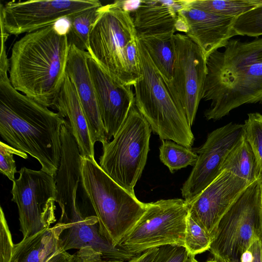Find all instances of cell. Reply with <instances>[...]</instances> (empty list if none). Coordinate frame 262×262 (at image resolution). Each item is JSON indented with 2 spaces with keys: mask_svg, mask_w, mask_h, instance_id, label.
<instances>
[{
  "mask_svg": "<svg viewBox=\"0 0 262 262\" xmlns=\"http://www.w3.org/2000/svg\"><path fill=\"white\" fill-rule=\"evenodd\" d=\"M137 42L141 76L133 85L137 109L161 140L191 148L194 137L176 93L156 69L138 38Z\"/></svg>",
  "mask_w": 262,
  "mask_h": 262,
  "instance_id": "obj_4",
  "label": "cell"
},
{
  "mask_svg": "<svg viewBox=\"0 0 262 262\" xmlns=\"http://www.w3.org/2000/svg\"><path fill=\"white\" fill-rule=\"evenodd\" d=\"M249 250L252 253L253 262H262V239L255 241Z\"/></svg>",
  "mask_w": 262,
  "mask_h": 262,
  "instance_id": "obj_35",
  "label": "cell"
},
{
  "mask_svg": "<svg viewBox=\"0 0 262 262\" xmlns=\"http://www.w3.org/2000/svg\"><path fill=\"white\" fill-rule=\"evenodd\" d=\"M232 27L237 35H262V6H256L235 17Z\"/></svg>",
  "mask_w": 262,
  "mask_h": 262,
  "instance_id": "obj_29",
  "label": "cell"
},
{
  "mask_svg": "<svg viewBox=\"0 0 262 262\" xmlns=\"http://www.w3.org/2000/svg\"><path fill=\"white\" fill-rule=\"evenodd\" d=\"M75 262H124L118 260H107L103 258L101 254L90 247L83 248L76 252ZM139 255L125 262H136L138 259Z\"/></svg>",
  "mask_w": 262,
  "mask_h": 262,
  "instance_id": "obj_33",
  "label": "cell"
},
{
  "mask_svg": "<svg viewBox=\"0 0 262 262\" xmlns=\"http://www.w3.org/2000/svg\"><path fill=\"white\" fill-rule=\"evenodd\" d=\"M244 126L245 136L255 156L258 169L262 178V114H248Z\"/></svg>",
  "mask_w": 262,
  "mask_h": 262,
  "instance_id": "obj_28",
  "label": "cell"
},
{
  "mask_svg": "<svg viewBox=\"0 0 262 262\" xmlns=\"http://www.w3.org/2000/svg\"><path fill=\"white\" fill-rule=\"evenodd\" d=\"M63 228L58 221L52 227L23 238L14 244L11 262H47L54 254L63 251L60 236Z\"/></svg>",
  "mask_w": 262,
  "mask_h": 262,
  "instance_id": "obj_21",
  "label": "cell"
},
{
  "mask_svg": "<svg viewBox=\"0 0 262 262\" xmlns=\"http://www.w3.org/2000/svg\"><path fill=\"white\" fill-rule=\"evenodd\" d=\"M187 262H190V256Z\"/></svg>",
  "mask_w": 262,
  "mask_h": 262,
  "instance_id": "obj_42",
  "label": "cell"
},
{
  "mask_svg": "<svg viewBox=\"0 0 262 262\" xmlns=\"http://www.w3.org/2000/svg\"><path fill=\"white\" fill-rule=\"evenodd\" d=\"M227 262H229V261H227Z\"/></svg>",
  "mask_w": 262,
  "mask_h": 262,
  "instance_id": "obj_44",
  "label": "cell"
},
{
  "mask_svg": "<svg viewBox=\"0 0 262 262\" xmlns=\"http://www.w3.org/2000/svg\"><path fill=\"white\" fill-rule=\"evenodd\" d=\"M205 262H227V261H226L225 260H223L221 258H216V257H213L212 258L208 259Z\"/></svg>",
  "mask_w": 262,
  "mask_h": 262,
  "instance_id": "obj_39",
  "label": "cell"
},
{
  "mask_svg": "<svg viewBox=\"0 0 262 262\" xmlns=\"http://www.w3.org/2000/svg\"><path fill=\"white\" fill-rule=\"evenodd\" d=\"M14 244L5 213L0 209V262H11Z\"/></svg>",
  "mask_w": 262,
  "mask_h": 262,
  "instance_id": "obj_31",
  "label": "cell"
},
{
  "mask_svg": "<svg viewBox=\"0 0 262 262\" xmlns=\"http://www.w3.org/2000/svg\"><path fill=\"white\" fill-rule=\"evenodd\" d=\"M223 51L207 58L202 99L210 101L208 120H219L232 110L262 101V37L249 41L230 39Z\"/></svg>",
  "mask_w": 262,
  "mask_h": 262,
  "instance_id": "obj_2",
  "label": "cell"
},
{
  "mask_svg": "<svg viewBox=\"0 0 262 262\" xmlns=\"http://www.w3.org/2000/svg\"><path fill=\"white\" fill-rule=\"evenodd\" d=\"M174 35L138 37L145 46L156 69L170 85L175 61Z\"/></svg>",
  "mask_w": 262,
  "mask_h": 262,
  "instance_id": "obj_22",
  "label": "cell"
},
{
  "mask_svg": "<svg viewBox=\"0 0 262 262\" xmlns=\"http://www.w3.org/2000/svg\"><path fill=\"white\" fill-rule=\"evenodd\" d=\"M260 102L262 103V101Z\"/></svg>",
  "mask_w": 262,
  "mask_h": 262,
  "instance_id": "obj_43",
  "label": "cell"
},
{
  "mask_svg": "<svg viewBox=\"0 0 262 262\" xmlns=\"http://www.w3.org/2000/svg\"><path fill=\"white\" fill-rule=\"evenodd\" d=\"M102 6L98 0L12 1L1 4V26L9 35L26 34Z\"/></svg>",
  "mask_w": 262,
  "mask_h": 262,
  "instance_id": "obj_11",
  "label": "cell"
},
{
  "mask_svg": "<svg viewBox=\"0 0 262 262\" xmlns=\"http://www.w3.org/2000/svg\"><path fill=\"white\" fill-rule=\"evenodd\" d=\"M175 61L171 85L191 126L203 98L207 75V58L201 48L186 35H174Z\"/></svg>",
  "mask_w": 262,
  "mask_h": 262,
  "instance_id": "obj_12",
  "label": "cell"
},
{
  "mask_svg": "<svg viewBox=\"0 0 262 262\" xmlns=\"http://www.w3.org/2000/svg\"><path fill=\"white\" fill-rule=\"evenodd\" d=\"M184 0L140 1L134 21L138 37L173 35Z\"/></svg>",
  "mask_w": 262,
  "mask_h": 262,
  "instance_id": "obj_19",
  "label": "cell"
},
{
  "mask_svg": "<svg viewBox=\"0 0 262 262\" xmlns=\"http://www.w3.org/2000/svg\"><path fill=\"white\" fill-rule=\"evenodd\" d=\"M13 181L12 201L18 208L19 230L23 238L48 228L56 219L55 177L40 169L23 167Z\"/></svg>",
  "mask_w": 262,
  "mask_h": 262,
  "instance_id": "obj_10",
  "label": "cell"
},
{
  "mask_svg": "<svg viewBox=\"0 0 262 262\" xmlns=\"http://www.w3.org/2000/svg\"><path fill=\"white\" fill-rule=\"evenodd\" d=\"M87 63L106 138L114 137L135 105L132 86L113 78L89 54Z\"/></svg>",
  "mask_w": 262,
  "mask_h": 262,
  "instance_id": "obj_15",
  "label": "cell"
},
{
  "mask_svg": "<svg viewBox=\"0 0 262 262\" xmlns=\"http://www.w3.org/2000/svg\"><path fill=\"white\" fill-rule=\"evenodd\" d=\"M189 257L184 246L168 245L158 248L151 262H187Z\"/></svg>",
  "mask_w": 262,
  "mask_h": 262,
  "instance_id": "obj_32",
  "label": "cell"
},
{
  "mask_svg": "<svg viewBox=\"0 0 262 262\" xmlns=\"http://www.w3.org/2000/svg\"><path fill=\"white\" fill-rule=\"evenodd\" d=\"M188 215L184 199L147 203L144 214L118 246L136 255L165 245L184 247Z\"/></svg>",
  "mask_w": 262,
  "mask_h": 262,
  "instance_id": "obj_9",
  "label": "cell"
},
{
  "mask_svg": "<svg viewBox=\"0 0 262 262\" xmlns=\"http://www.w3.org/2000/svg\"><path fill=\"white\" fill-rule=\"evenodd\" d=\"M69 48L67 29L55 24L25 34L14 43L9 58L12 86L52 107L66 76Z\"/></svg>",
  "mask_w": 262,
  "mask_h": 262,
  "instance_id": "obj_3",
  "label": "cell"
},
{
  "mask_svg": "<svg viewBox=\"0 0 262 262\" xmlns=\"http://www.w3.org/2000/svg\"><path fill=\"white\" fill-rule=\"evenodd\" d=\"M59 221L64 227L60 236L63 251L90 247L105 259L124 262L136 256L115 246L104 237L100 232L98 220L95 215H85L79 210L61 215Z\"/></svg>",
  "mask_w": 262,
  "mask_h": 262,
  "instance_id": "obj_17",
  "label": "cell"
},
{
  "mask_svg": "<svg viewBox=\"0 0 262 262\" xmlns=\"http://www.w3.org/2000/svg\"><path fill=\"white\" fill-rule=\"evenodd\" d=\"M151 131L135 105L113 140L102 144L100 167L132 194L146 163Z\"/></svg>",
  "mask_w": 262,
  "mask_h": 262,
  "instance_id": "obj_7",
  "label": "cell"
},
{
  "mask_svg": "<svg viewBox=\"0 0 262 262\" xmlns=\"http://www.w3.org/2000/svg\"><path fill=\"white\" fill-rule=\"evenodd\" d=\"M158 248H155L140 254L136 262H151Z\"/></svg>",
  "mask_w": 262,
  "mask_h": 262,
  "instance_id": "obj_36",
  "label": "cell"
},
{
  "mask_svg": "<svg viewBox=\"0 0 262 262\" xmlns=\"http://www.w3.org/2000/svg\"><path fill=\"white\" fill-rule=\"evenodd\" d=\"M14 155L25 159L28 158L26 152L16 149L10 145L1 141L0 171L12 181H14V175L17 172L16 166L13 159Z\"/></svg>",
  "mask_w": 262,
  "mask_h": 262,
  "instance_id": "obj_30",
  "label": "cell"
},
{
  "mask_svg": "<svg viewBox=\"0 0 262 262\" xmlns=\"http://www.w3.org/2000/svg\"><path fill=\"white\" fill-rule=\"evenodd\" d=\"M213 241L212 236L188 215L185 233L184 247L190 256L195 255L209 250Z\"/></svg>",
  "mask_w": 262,
  "mask_h": 262,
  "instance_id": "obj_27",
  "label": "cell"
},
{
  "mask_svg": "<svg viewBox=\"0 0 262 262\" xmlns=\"http://www.w3.org/2000/svg\"><path fill=\"white\" fill-rule=\"evenodd\" d=\"M47 262H75V255L60 251L53 255Z\"/></svg>",
  "mask_w": 262,
  "mask_h": 262,
  "instance_id": "obj_34",
  "label": "cell"
},
{
  "mask_svg": "<svg viewBox=\"0 0 262 262\" xmlns=\"http://www.w3.org/2000/svg\"><path fill=\"white\" fill-rule=\"evenodd\" d=\"M258 239H262V181L261 184V208L258 228Z\"/></svg>",
  "mask_w": 262,
  "mask_h": 262,
  "instance_id": "obj_38",
  "label": "cell"
},
{
  "mask_svg": "<svg viewBox=\"0 0 262 262\" xmlns=\"http://www.w3.org/2000/svg\"><path fill=\"white\" fill-rule=\"evenodd\" d=\"M251 183L224 170L187 203L189 214L213 237L221 219Z\"/></svg>",
  "mask_w": 262,
  "mask_h": 262,
  "instance_id": "obj_14",
  "label": "cell"
},
{
  "mask_svg": "<svg viewBox=\"0 0 262 262\" xmlns=\"http://www.w3.org/2000/svg\"><path fill=\"white\" fill-rule=\"evenodd\" d=\"M235 18L205 11L191 6L186 0L179 11L176 30L185 33L201 48L207 58L237 35L232 27Z\"/></svg>",
  "mask_w": 262,
  "mask_h": 262,
  "instance_id": "obj_16",
  "label": "cell"
},
{
  "mask_svg": "<svg viewBox=\"0 0 262 262\" xmlns=\"http://www.w3.org/2000/svg\"><path fill=\"white\" fill-rule=\"evenodd\" d=\"M9 58L0 55V134L10 146L29 154L41 169L55 177L59 166L61 130L66 119L21 93L9 78Z\"/></svg>",
  "mask_w": 262,
  "mask_h": 262,
  "instance_id": "obj_1",
  "label": "cell"
},
{
  "mask_svg": "<svg viewBox=\"0 0 262 262\" xmlns=\"http://www.w3.org/2000/svg\"><path fill=\"white\" fill-rule=\"evenodd\" d=\"M261 181L252 183L220 220L209 250L214 257L240 262L258 239Z\"/></svg>",
  "mask_w": 262,
  "mask_h": 262,
  "instance_id": "obj_8",
  "label": "cell"
},
{
  "mask_svg": "<svg viewBox=\"0 0 262 262\" xmlns=\"http://www.w3.org/2000/svg\"><path fill=\"white\" fill-rule=\"evenodd\" d=\"M81 174L100 233L118 246L145 212L146 203L117 184L95 160L81 156Z\"/></svg>",
  "mask_w": 262,
  "mask_h": 262,
  "instance_id": "obj_5",
  "label": "cell"
},
{
  "mask_svg": "<svg viewBox=\"0 0 262 262\" xmlns=\"http://www.w3.org/2000/svg\"><path fill=\"white\" fill-rule=\"evenodd\" d=\"M138 38L134 18L125 1L102 6L90 33L91 56L113 78L124 84L135 83L126 61L127 47Z\"/></svg>",
  "mask_w": 262,
  "mask_h": 262,
  "instance_id": "obj_6",
  "label": "cell"
},
{
  "mask_svg": "<svg viewBox=\"0 0 262 262\" xmlns=\"http://www.w3.org/2000/svg\"><path fill=\"white\" fill-rule=\"evenodd\" d=\"M253 183L261 178L254 152L245 135L225 159L221 168Z\"/></svg>",
  "mask_w": 262,
  "mask_h": 262,
  "instance_id": "obj_23",
  "label": "cell"
},
{
  "mask_svg": "<svg viewBox=\"0 0 262 262\" xmlns=\"http://www.w3.org/2000/svg\"><path fill=\"white\" fill-rule=\"evenodd\" d=\"M90 53L70 45L66 74L74 84L84 113L91 140L102 144L108 141L98 104L96 94L89 70Z\"/></svg>",
  "mask_w": 262,
  "mask_h": 262,
  "instance_id": "obj_18",
  "label": "cell"
},
{
  "mask_svg": "<svg viewBox=\"0 0 262 262\" xmlns=\"http://www.w3.org/2000/svg\"><path fill=\"white\" fill-rule=\"evenodd\" d=\"M245 133L244 124L230 122L208 134L205 143L193 149L198 159L181 188L186 203L196 198L221 173L225 159Z\"/></svg>",
  "mask_w": 262,
  "mask_h": 262,
  "instance_id": "obj_13",
  "label": "cell"
},
{
  "mask_svg": "<svg viewBox=\"0 0 262 262\" xmlns=\"http://www.w3.org/2000/svg\"><path fill=\"white\" fill-rule=\"evenodd\" d=\"M250 2L256 6H262V0H249Z\"/></svg>",
  "mask_w": 262,
  "mask_h": 262,
  "instance_id": "obj_40",
  "label": "cell"
},
{
  "mask_svg": "<svg viewBox=\"0 0 262 262\" xmlns=\"http://www.w3.org/2000/svg\"><path fill=\"white\" fill-rule=\"evenodd\" d=\"M190 262H199V261L195 259V256H190Z\"/></svg>",
  "mask_w": 262,
  "mask_h": 262,
  "instance_id": "obj_41",
  "label": "cell"
},
{
  "mask_svg": "<svg viewBox=\"0 0 262 262\" xmlns=\"http://www.w3.org/2000/svg\"><path fill=\"white\" fill-rule=\"evenodd\" d=\"M253 256L250 250L245 251L242 255L240 262H253Z\"/></svg>",
  "mask_w": 262,
  "mask_h": 262,
  "instance_id": "obj_37",
  "label": "cell"
},
{
  "mask_svg": "<svg viewBox=\"0 0 262 262\" xmlns=\"http://www.w3.org/2000/svg\"><path fill=\"white\" fill-rule=\"evenodd\" d=\"M194 7L216 15L236 17L256 7L249 0H188Z\"/></svg>",
  "mask_w": 262,
  "mask_h": 262,
  "instance_id": "obj_26",
  "label": "cell"
},
{
  "mask_svg": "<svg viewBox=\"0 0 262 262\" xmlns=\"http://www.w3.org/2000/svg\"><path fill=\"white\" fill-rule=\"evenodd\" d=\"M101 7L76 15L68 20L67 36L69 45L88 52L90 33L98 17Z\"/></svg>",
  "mask_w": 262,
  "mask_h": 262,
  "instance_id": "obj_24",
  "label": "cell"
},
{
  "mask_svg": "<svg viewBox=\"0 0 262 262\" xmlns=\"http://www.w3.org/2000/svg\"><path fill=\"white\" fill-rule=\"evenodd\" d=\"M52 107L68 123L81 156L95 160L94 144L91 139L84 113L76 88L66 74Z\"/></svg>",
  "mask_w": 262,
  "mask_h": 262,
  "instance_id": "obj_20",
  "label": "cell"
},
{
  "mask_svg": "<svg viewBox=\"0 0 262 262\" xmlns=\"http://www.w3.org/2000/svg\"><path fill=\"white\" fill-rule=\"evenodd\" d=\"M161 161L171 173L188 166H194L198 155L188 148L171 140H162L159 147Z\"/></svg>",
  "mask_w": 262,
  "mask_h": 262,
  "instance_id": "obj_25",
  "label": "cell"
}]
</instances>
